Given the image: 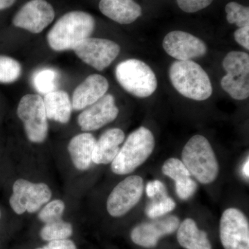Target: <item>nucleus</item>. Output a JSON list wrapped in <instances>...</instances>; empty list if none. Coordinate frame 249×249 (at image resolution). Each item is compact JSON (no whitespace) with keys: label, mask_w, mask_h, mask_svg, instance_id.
<instances>
[{"label":"nucleus","mask_w":249,"mask_h":249,"mask_svg":"<svg viewBox=\"0 0 249 249\" xmlns=\"http://www.w3.org/2000/svg\"><path fill=\"white\" fill-rule=\"evenodd\" d=\"M96 27L94 18L84 11L67 13L59 18L49 31L47 42L55 52L73 51L89 37Z\"/></svg>","instance_id":"obj_1"},{"label":"nucleus","mask_w":249,"mask_h":249,"mask_svg":"<svg viewBox=\"0 0 249 249\" xmlns=\"http://www.w3.org/2000/svg\"><path fill=\"white\" fill-rule=\"evenodd\" d=\"M169 78L174 88L184 97L194 101L209 99L213 87L209 75L193 60H177L170 65Z\"/></svg>","instance_id":"obj_2"},{"label":"nucleus","mask_w":249,"mask_h":249,"mask_svg":"<svg viewBox=\"0 0 249 249\" xmlns=\"http://www.w3.org/2000/svg\"><path fill=\"white\" fill-rule=\"evenodd\" d=\"M182 162L193 176L203 184L213 182L219 174V164L209 140L195 135L189 139L182 151Z\"/></svg>","instance_id":"obj_3"},{"label":"nucleus","mask_w":249,"mask_h":249,"mask_svg":"<svg viewBox=\"0 0 249 249\" xmlns=\"http://www.w3.org/2000/svg\"><path fill=\"white\" fill-rule=\"evenodd\" d=\"M155 146L153 134L150 129L140 127L129 134L119 154L111 162V170L116 175L132 173L146 161Z\"/></svg>","instance_id":"obj_4"},{"label":"nucleus","mask_w":249,"mask_h":249,"mask_svg":"<svg viewBox=\"0 0 249 249\" xmlns=\"http://www.w3.org/2000/svg\"><path fill=\"white\" fill-rule=\"evenodd\" d=\"M115 76L121 88L136 97H149L157 88L155 72L138 59H127L118 64Z\"/></svg>","instance_id":"obj_5"},{"label":"nucleus","mask_w":249,"mask_h":249,"mask_svg":"<svg viewBox=\"0 0 249 249\" xmlns=\"http://www.w3.org/2000/svg\"><path fill=\"white\" fill-rule=\"evenodd\" d=\"M227 75L221 80V86L231 97L243 101L249 96V55L243 52L232 51L222 62Z\"/></svg>","instance_id":"obj_6"},{"label":"nucleus","mask_w":249,"mask_h":249,"mask_svg":"<svg viewBox=\"0 0 249 249\" xmlns=\"http://www.w3.org/2000/svg\"><path fill=\"white\" fill-rule=\"evenodd\" d=\"M17 114L24 124L27 138L30 142L41 143L47 139L48 122L43 98L40 95L27 94L18 104Z\"/></svg>","instance_id":"obj_7"},{"label":"nucleus","mask_w":249,"mask_h":249,"mask_svg":"<svg viewBox=\"0 0 249 249\" xmlns=\"http://www.w3.org/2000/svg\"><path fill=\"white\" fill-rule=\"evenodd\" d=\"M51 197L52 191L45 183H34L19 178L13 185L9 204L16 214H22L26 211L34 213L48 202Z\"/></svg>","instance_id":"obj_8"},{"label":"nucleus","mask_w":249,"mask_h":249,"mask_svg":"<svg viewBox=\"0 0 249 249\" xmlns=\"http://www.w3.org/2000/svg\"><path fill=\"white\" fill-rule=\"evenodd\" d=\"M77 56L87 65L103 71L119 55V44L108 39L88 37L73 50Z\"/></svg>","instance_id":"obj_9"},{"label":"nucleus","mask_w":249,"mask_h":249,"mask_svg":"<svg viewBox=\"0 0 249 249\" xmlns=\"http://www.w3.org/2000/svg\"><path fill=\"white\" fill-rule=\"evenodd\" d=\"M219 235L224 249H249V224L245 214L234 208L224 211Z\"/></svg>","instance_id":"obj_10"},{"label":"nucleus","mask_w":249,"mask_h":249,"mask_svg":"<svg viewBox=\"0 0 249 249\" xmlns=\"http://www.w3.org/2000/svg\"><path fill=\"white\" fill-rule=\"evenodd\" d=\"M143 192V180L138 175L128 177L116 185L107 201V209L111 216L121 217L133 209Z\"/></svg>","instance_id":"obj_11"},{"label":"nucleus","mask_w":249,"mask_h":249,"mask_svg":"<svg viewBox=\"0 0 249 249\" xmlns=\"http://www.w3.org/2000/svg\"><path fill=\"white\" fill-rule=\"evenodd\" d=\"M54 18L55 11L50 3L46 0H30L15 15L13 24L15 27L37 34L48 27Z\"/></svg>","instance_id":"obj_12"},{"label":"nucleus","mask_w":249,"mask_h":249,"mask_svg":"<svg viewBox=\"0 0 249 249\" xmlns=\"http://www.w3.org/2000/svg\"><path fill=\"white\" fill-rule=\"evenodd\" d=\"M163 47L170 56L178 60H191L207 53L208 48L199 37L182 31L168 33L163 40Z\"/></svg>","instance_id":"obj_13"},{"label":"nucleus","mask_w":249,"mask_h":249,"mask_svg":"<svg viewBox=\"0 0 249 249\" xmlns=\"http://www.w3.org/2000/svg\"><path fill=\"white\" fill-rule=\"evenodd\" d=\"M119 113L114 96L106 94L80 113L78 124L85 132L97 130L115 120Z\"/></svg>","instance_id":"obj_14"},{"label":"nucleus","mask_w":249,"mask_h":249,"mask_svg":"<svg viewBox=\"0 0 249 249\" xmlns=\"http://www.w3.org/2000/svg\"><path fill=\"white\" fill-rule=\"evenodd\" d=\"M179 219L177 216H167L151 222H144L134 228L131 239L136 245L144 248H154L159 240L178 230Z\"/></svg>","instance_id":"obj_15"},{"label":"nucleus","mask_w":249,"mask_h":249,"mask_svg":"<svg viewBox=\"0 0 249 249\" xmlns=\"http://www.w3.org/2000/svg\"><path fill=\"white\" fill-rule=\"evenodd\" d=\"M109 83L106 77L100 74L88 76L75 89L72 96V108L82 110L101 99L107 92Z\"/></svg>","instance_id":"obj_16"},{"label":"nucleus","mask_w":249,"mask_h":249,"mask_svg":"<svg viewBox=\"0 0 249 249\" xmlns=\"http://www.w3.org/2000/svg\"><path fill=\"white\" fill-rule=\"evenodd\" d=\"M98 7L104 16L121 24H132L142 15L134 0H101Z\"/></svg>","instance_id":"obj_17"},{"label":"nucleus","mask_w":249,"mask_h":249,"mask_svg":"<svg viewBox=\"0 0 249 249\" xmlns=\"http://www.w3.org/2000/svg\"><path fill=\"white\" fill-rule=\"evenodd\" d=\"M122 129L112 128L106 131L95 144L92 161L96 164L110 163L120 151V145L124 142Z\"/></svg>","instance_id":"obj_18"},{"label":"nucleus","mask_w":249,"mask_h":249,"mask_svg":"<svg viewBox=\"0 0 249 249\" xmlns=\"http://www.w3.org/2000/svg\"><path fill=\"white\" fill-rule=\"evenodd\" d=\"M96 142V139L90 133L78 134L70 141L68 151L77 169L86 170L89 168Z\"/></svg>","instance_id":"obj_19"},{"label":"nucleus","mask_w":249,"mask_h":249,"mask_svg":"<svg viewBox=\"0 0 249 249\" xmlns=\"http://www.w3.org/2000/svg\"><path fill=\"white\" fill-rule=\"evenodd\" d=\"M43 101L47 119L62 124L70 121L73 108L71 99L66 91L55 90L47 93Z\"/></svg>","instance_id":"obj_20"},{"label":"nucleus","mask_w":249,"mask_h":249,"mask_svg":"<svg viewBox=\"0 0 249 249\" xmlns=\"http://www.w3.org/2000/svg\"><path fill=\"white\" fill-rule=\"evenodd\" d=\"M177 237L178 244L186 249H212L207 233L199 230L191 218H187L179 224Z\"/></svg>","instance_id":"obj_21"},{"label":"nucleus","mask_w":249,"mask_h":249,"mask_svg":"<svg viewBox=\"0 0 249 249\" xmlns=\"http://www.w3.org/2000/svg\"><path fill=\"white\" fill-rule=\"evenodd\" d=\"M59 78L60 75L57 70L49 67L40 69L33 74V86L37 92L45 96L56 90Z\"/></svg>","instance_id":"obj_22"},{"label":"nucleus","mask_w":249,"mask_h":249,"mask_svg":"<svg viewBox=\"0 0 249 249\" xmlns=\"http://www.w3.org/2000/svg\"><path fill=\"white\" fill-rule=\"evenodd\" d=\"M73 233V227L68 222L60 220L47 223L40 231V237L45 241L66 240Z\"/></svg>","instance_id":"obj_23"},{"label":"nucleus","mask_w":249,"mask_h":249,"mask_svg":"<svg viewBox=\"0 0 249 249\" xmlns=\"http://www.w3.org/2000/svg\"><path fill=\"white\" fill-rule=\"evenodd\" d=\"M22 66L16 59L0 55V83H15L22 74Z\"/></svg>","instance_id":"obj_24"},{"label":"nucleus","mask_w":249,"mask_h":249,"mask_svg":"<svg viewBox=\"0 0 249 249\" xmlns=\"http://www.w3.org/2000/svg\"><path fill=\"white\" fill-rule=\"evenodd\" d=\"M225 11L229 24H235L240 28L249 26V6L231 1L226 5Z\"/></svg>","instance_id":"obj_25"},{"label":"nucleus","mask_w":249,"mask_h":249,"mask_svg":"<svg viewBox=\"0 0 249 249\" xmlns=\"http://www.w3.org/2000/svg\"><path fill=\"white\" fill-rule=\"evenodd\" d=\"M162 172L175 181L181 182L191 177V174L187 169L182 160L176 158H170L165 160L162 167Z\"/></svg>","instance_id":"obj_26"},{"label":"nucleus","mask_w":249,"mask_h":249,"mask_svg":"<svg viewBox=\"0 0 249 249\" xmlns=\"http://www.w3.org/2000/svg\"><path fill=\"white\" fill-rule=\"evenodd\" d=\"M157 196L159 197L158 200L155 199L152 201L145 210L147 215L152 219L165 215L173 211L176 207L175 201L168 196Z\"/></svg>","instance_id":"obj_27"},{"label":"nucleus","mask_w":249,"mask_h":249,"mask_svg":"<svg viewBox=\"0 0 249 249\" xmlns=\"http://www.w3.org/2000/svg\"><path fill=\"white\" fill-rule=\"evenodd\" d=\"M65 208V203L60 199L51 201L41 210L38 214L39 219L45 224L60 220Z\"/></svg>","instance_id":"obj_28"},{"label":"nucleus","mask_w":249,"mask_h":249,"mask_svg":"<svg viewBox=\"0 0 249 249\" xmlns=\"http://www.w3.org/2000/svg\"><path fill=\"white\" fill-rule=\"evenodd\" d=\"M214 0H177L179 9L183 12L193 14L206 9Z\"/></svg>","instance_id":"obj_29"},{"label":"nucleus","mask_w":249,"mask_h":249,"mask_svg":"<svg viewBox=\"0 0 249 249\" xmlns=\"http://www.w3.org/2000/svg\"><path fill=\"white\" fill-rule=\"evenodd\" d=\"M197 185L193 178H190L181 182L175 183V189L178 197L183 200L189 199L196 191Z\"/></svg>","instance_id":"obj_30"},{"label":"nucleus","mask_w":249,"mask_h":249,"mask_svg":"<svg viewBox=\"0 0 249 249\" xmlns=\"http://www.w3.org/2000/svg\"><path fill=\"white\" fill-rule=\"evenodd\" d=\"M147 196L154 198L159 196H166L167 191L165 185L159 180L150 181L146 186Z\"/></svg>","instance_id":"obj_31"},{"label":"nucleus","mask_w":249,"mask_h":249,"mask_svg":"<svg viewBox=\"0 0 249 249\" xmlns=\"http://www.w3.org/2000/svg\"><path fill=\"white\" fill-rule=\"evenodd\" d=\"M234 38L239 45L249 50V26L237 29L234 33Z\"/></svg>","instance_id":"obj_32"},{"label":"nucleus","mask_w":249,"mask_h":249,"mask_svg":"<svg viewBox=\"0 0 249 249\" xmlns=\"http://www.w3.org/2000/svg\"><path fill=\"white\" fill-rule=\"evenodd\" d=\"M36 249H77L76 245L70 240L50 241L48 245Z\"/></svg>","instance_id":"obj_33"},{"label":"nucleus","mask_w":249,"mask_h":249,"mask_svg":"<svg viewBox=\"0 0 249 249\" xmlns=\"http://www.w3.org/2000/svg\"><path fill=\"white\" fill-rule=\"evenodd\" d=\"M16 0H0V10H4L11 7L14 4Z\"/></svg>","instance_id":"obj_34"},{"label":"nucleus","mask_w":249,"mask_h":249,"mask_svg":"<svg viewBox=\"0 0 249 249\" xmlns=\"http://www.w3.org/2000/svg\"><path fill=\"white\" fill-rule=\"evenodd\" d=\"M249 157H247V160H246L245 163H244L243 167H242V174L246 178H249Z\"/></svg>","instance_id":"obj_35"},{"label":"nucleus","mask_w":249,"mask_h":249,"mask_svg":"<svg viewBox=\"0 0 249 249\" xmlns=\"http://www.w3.org/2000/svg\"><path fill=\"white\" fill-rule=\"evenodd\" d=\"M1 210H0V219H1Z\"/></svg>","instance_id":"obj_36"}]
</instances>
